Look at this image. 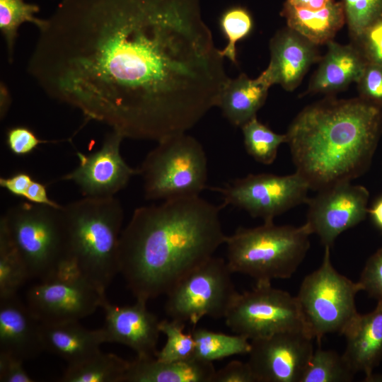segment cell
Listing matches in <instances>:
<instances>
[{
	"mask_svg": "<svg viewBox=\"0 0 382 382\" xmlns=\"http://www.w3.org/2000/svg\"><path fill=\"white\" fill-rule=\"evenodd\" d=\"M38 30L30 76L124 138L186 132L229 79L199 0H63Z\"/></svg>",
	"mask_w": 382,
	"mask_h": 382,
	"instance_id": "cell-1",
	"label": "cell"
},
{
	"mask_svg": "<svg viewBox=\"0 0 382 382\" xmlns=\"http://www.w3.org/2000/svg\"><path fill=\"white\" fill-rule=\"evenodd\" d=\"M224 204L199 196L137 208L122 231L120 273L136 299L167 294L187 273L214 256L226 236Z\"/></svg>",
	"mask_w": 382,
	"mask_h": 382,
	"instance_id": "cell-2",
	"label": "cell"
},
{
	"mask_svg": "<svg viewBox=\"0 0 382 382\" xmlns=\"http://www.w3.org/2000/svg\"><path fill=\"white\" fill-rule=\"evenodd\" d=\"M381 131L382 108L359 97L306 107L286 135L296 172L319 191L363 174Z\"/></svg>",
	"mask_w": 382,
	"mask_h": 382,
	"instance_id": "cell-3",
	"label": "cell"
},
{
	"mask_svg": "<svg viewBox=\"0 0 382 382\" xmlns=\"http://www.w3.org/2000/svg\"><path fill=\"white\" fill-rule=\"evenodd\" d=\"M68 240L66 275L102 294L120 273L118 250L124 212L115 197H84L63 206Z\"/></svg>",
	"mask_w": 382,
	"mask_h": 382,
	"instance_id": "cell-4",
	"label": "cell"
},
{
	"mask_svg": "<svg viewBox=\"0 0 382 382\" xmlns=\"http://www.w3.org/2000/svg\"><path fill=\"white\" fill-rule=\"evenodd\" d=\"M311 234L306 223L299 227L273 221L240 227L226 238L228 266L232 272L248 275L256 282L289 278L306 255Z\"/></svg>",
	"mask_w": 382,
	"mask_h": 382,
	"instance_id": "cell-5",
	"label": "cell"
},
{
	"mask_svg": "<svg viewBox=\"0 0 382 382\" xmlns=\"http://www.w3.org/2000/svg\"><path fill=\"white\" fill-rule=\"evenodd\" d=\"M0 226L8 233L30 279L58 277L68 265L67 231L63 206L25 202L8 209Z\"/></svg>",
	"mask_w": 382,
	"mask_h": 382,
	"instance_id": "cell-6",
	"label": "cell"
},
{
	"mask_svg": "<svg viewBox=\"0 0 382 382\" xmlns=\"http://www.w3.org/2000/svg\"><path fill=\"white\" fill-rule=\"evenodd\" d=\"M138 169L148 199L196 197L207 188L204 150L197 139L186 132L158 141Z\"/></svg>",
	"mask_w": 382,
	"mask_h": 382,
	"instance_id": "cell-7",
	"label": "cell"
},
{
	"mask_svg": "<svg viewBox=\"0 0 382 382\" xmlns=\"http://www.w3.org/2000/svg\"><path fill=\"white\" fill-rule=\"evenodd\" d=\"M330 250L325 247L321 265L305 277L296 296L307 328L319 342L327 334H343L359 314L355 296L361 290L335 269Z\"/></svg>",
	"mask_w": 382,
	"mask_h": 382,
	"instance_id": "cell-8",
	"label": "cell"
},
{
	"mask_svg": "<svg viewBox=\"0 0 382 382\" xmlns=\"http://www.w3.org/2000/svg\"><path fill=\"white\" fill-rule=\"evenodd\" d=\"M227 262L212 257L184 276L166 294L171 319L196 326L204 317L225 318L238 294Z\"/></svg>",
	"mask_w": 382,
	"mask_h": 382,
	"instance_id": "cell-9",
	"label": "cell"
},
{
	"mask_svg": "<svg viewBox=\"0 0 382 382\" xmlns=\"http://www.w3.org/2000/svg\"><path fill=\"white\" fill-rule=\"evenodd\" d=\"M224 318L233 332L250 340L291 330L311 335L296 297L268 282L238 293Z\"/></svg>",
	"mask_w": 382,
	"mask_h": 382,
	"instance_id": "cell-10",
	"label": "cell"
},
{
	"mask_svg": "<svg viewBox=\"0 0 382 382\" xmlns=\"http://www.w3.org/2000/svg\"><path fill=\"white\" fill-rule=\"evenodd\" d=\"M310 189L307 180L297 172L288 175L250 174L222 187L212 188L221 194L224 206L243 209L264 222L273 221L274 217L306 203Z\"/></svg>",
	"mask_w": 382,
	"mask_h": 382,
	"instance_id": "cell-11",
	"label": "cell"
},
{
	"mask_svg": "<svg viewBox=\"0 0 382 382\" xmlns=\"http://www.w3.org/2000/svg\"><path fill=\"white\" fill-rule=\"evenodd\" d=\"M313 340L304 330L252 340L247 362L256 382H301L314 351Z\"/></svg>",
	"mask_w": 382,
	"mask_h": 382,
	"instance_id": "cell-12",
	"label": "cell"
},
{
	"mask_svg": "<svg viewBox=\"0 0 382 382\" xmlns=\"http://www.w3.org/2000/svg\"><path fill=\"white\" fill-rule=\"evenodd\" d=\"M105 296L81 278L55 277L32 286L27 306L41 323L58 324L91 315Z\"/></svg>",
	"mask_w": 382,
	"mask_h": 382,
	"instance_id": "cell-13",
	"label": "cell"
},
{
	"mask_svg": "<svg viewBox=\"0 0 382 382\" xmlns=\"http://www.w3.org/2000/svg\"><path fill=\"white\" fill-rule=\"evenodd\" d=\"M369 192L350 182L335 184L308 199L306 224L324 247L332 245L345 231L362 221L368 214Z\"/></svg>",
	"mask_w": 382,
	"mask_h": 382,
	"instance_id": "cell-14",
	"label": "cell"
},
{
	"mask_svg": "<svg viewBox=\"0 0 382 382\" xmlns=\"http://www.w3.org/2000/svg\"><path fill=\"white\" fill-rule=\"evenodd\" d=\"M123 139L121 134L112 130L98 151L88 155L77 152L79 166L61 179L74 182L84 197H114L139 174V169L130 167L121 156Z\"/></svg>",
	"mask_w": 382,
	"mask_h": 382,
	"instance_id": "cell-15",
	"label": "cell"
},
{
	"mask_svg": "<svg viewBox=\"0 0 382 382\" xmlns=\"http://www.w3.org/2000/svg\"><path fill=\"white\" fill-rule=\"evenodd\" d=\"M146 302L137 299L132 305L117 306L105 296L100 307L105 313L106 342L125 345L139 357H155L160 321L148 310Z\"/></svg>",
	"mask_w": 382,
	"mask_h": 382,
	"instance_id": "cell-16",
	"label": "cell"
},
{
	"mask_svg": "<svg viewBox=\"0 0 382 382\" xmlns=\"http://www.w3.org/2000/svg\"><path fill=\"white\" fill-rule=\"evenodd\" d=\"M317 46L289 28L278 31L270 40L269 64L260 76L270 86L294 90L319 59Z\"/></svg>",
	"mask_w": 382,
	"mask_h": 382,
	"instance_id": "cell-17",
	"label": "cell"
},
{
	"mask_svg": "<svg viewBox=\"0 0 382 382\" xmlns=\"http://www.w3.org/2000/svg\"><path fill=\"white\" fill-rule=\"evenodd\" d=\"M41 323L17 296L0 300V352L23 360L45 351Z\"/></svg>",
	"mask_w": 382,
	"mask_h": 382,
	"instance_id": "cell-18",
	"label": "cell"
},
{
	"mask_svg": "<svg viewBox=\"0 0 382 382\" xmlns=\"http://www.w3.org/2000/svg\"><path fill=\"white\" fill-rule=\"evenodd\" d=\"M342 335L347 340L345 361L354 373L362 371L366 381H371L382 358V301L371 312L359 313Z\"/></svg>",
	"mask_w": 382,
	"mask_h": 382,
	"instance_id": "cell-19",
	"label": "cell"
},
{
	"mask_svg": "<svg viewBox=\"0 0 382 382\" xmlns=\"http://www.w3.org/2000/svg\"><path fill=\"white\" fill-rule=\"evenodd\" d=\"M328 50L310 81L309 93H328L340 91L360 79L367 60L358 47L340 45L334 41L327 44Z\"/></svg>",
	"mask_w": 382,
	"mask_h": 382,
	"instance_id": "cell-20",
	"label": "cell"
},
{
	"mask_svg": "<svg viewBox=\"0 0 382 382\" xmlns=\"http://www.w3.org/2000/svg\"><path fill=\"white\" fill-rule=\"evenodd\" d=\"M41 335L45 351L54 354L68 363H79L100 352L106 342L103 328L91 330L79 321L58 324L41 323Z\"/></svg>",
	"mask_w": 382,
	"mask_h": 382,
	"instance_id": "cell-21",
	"label": "cell"
},
{
	"mask_svg": "<svg viewBox=\"0 0 382 382\" xmlns=\"http://www.w3.org/2000/svg\"><path fill=\"white\" fill-rule=\"evenodd\" d=\"M215 371L212 362L195 357L161 361L137 357L130 361L124 382H212Z\"/></svg>",
	"mask_w": 382,
	"mask_h": 382,
	"instance_id": "cell-22",
	"label": "cell"
},
{
	"mask_svg": "<svg viewBox=\"0 0 382 382\" xmlns=\"http://www.w3.org/2000/svg\"><path fill=\"white\" fill-rule=\"evenodd\" d=\"M281 14L288 28L316 45L332 41L346 22L342 1L335 0L314 11L296 8L285 1Z\"/></svg>",
	"mask_w": 382,
	"mask_h": 382,
	"instance_id": "cell-23",
	"label": "cell"
},
{
	"mask_svg": "<svg viewBox=\"0 0 382 382\" xmlns=\"http://www.w3.org/2000/svg\"><path fill=\"white\" fill-rule=\"evenodd\" d=\"M270 86L259 76L255 79L241 74L228 80L220 96L219 104L224 116L234 126L241 127L256 117L264 105Z\"/></svg>",
	"mask_w": 382,
	"mask_h": 382,
	"instance_id": "cell-24",
	"label": "cell"
},
{
	"mask_svg": "<svg viewBox=\"0 0 382 382\" xmlns=\"http://www.w3.org/2000/svg\"><path fill=\"white\" fill-rule=\"evenodd\" d=\"M130 361L100 351L75 364L68 365L62 382H124Z\"/></svg>",
	"mask_w": 382,
	"mask_h": 382,
	"instance_id": "cell-25",
	"label": "cell"
},
{
	"mask_svg": "<svg viewBox=\"0 0 382 382\" xmlns=\"http://www.w3.org/2000/svg\"><path fill=\"white\" fill-rule=\"evenodd\" d=\"M195 342V357L208 362L233 355L248 354L250 342L245 337L226 335L196 328L191 332Z\"/></svg>",
	"mask_w": 382,
	"mask_h": 382,
	"instance_id": "cell-26",
	"label": "cell"
},
{
	"mask_svg": "<svg viewBox=\"0 0 382 382\" xmlns=\"http://www.w3.org/2000/svg\"><path fill=\"white\" fill-rule=\"evenodd\" d=\"M40 8L24 0H0V30L5 40L8 59L13 61L15 42L19 27L24 23H32L41 28L45 19L35 16Z\"/></svg>",
	"mask_w": 382,
	"mask_h": 382,
	"instance_id": "cell-27",
	"label": "cell"
},
{
	"mask_svg": "<svg viewBox=\"0 0 382 382\" xmlns=\"http://www.w3.org/2000/svg\"><path fill=\"white\" fill-rule=\"evenodd\" d=\"M28 279L22 259L6 230L0 226V300L16 296Z\"/></svg>",
	"mask_w": 382,
	"mask_h": 382,
	"instance_id": "cell-28",
	"label": "cell"
},
{
	"mask_svg": "<svg viewBox=\"0 0 382 382\" xmlns=\"http://www.w3.org/2000/svg\"><path fill=\"white\" fill-rule=\"evenodd\" d=\"M354 374L342 354L318 348L313 351L301 382H349Z\"/></svg>",
	"mask_w": 382,
	"mask_h": 382,
	"instance_id": "cell-29",
	"label": "cell"
},
{
	"mask_svg": "<svg viewBox=\"0 0 382 382\" xmlns=\"http://www.w3.org/2000/svg\"><path fill=\"white\" fill-rule=\"evenodd\" d=\"M245 148L256 161L270 165L277 157L278 149L286 143V135L275 133L260 122L257 117L244 124L241 127Z\"/></svg>",
	"mask_w": 382,
	"mask_h": 382,
	"instance_id": "cell-30",
	"label": "cell"
},
{
	"mask_svg": "<svg viewBox=\"0 0 382 382\" xmlns=\"http://www.w3.org/2000/svg\"><path fill=\"white\" fill-rule=\"evenodd\" d=\"M185 323L171 319L159 323L161 332L166 336L163 348L155 357L161 361H182L195 357V342L192 332L185 333Z\"/></svg>",
	"mask_w": 382,
	"mask_h": 382,
	"instance_id": "cell-31",
	"label": "cell"
},
{
	"mask_svg": "<svg viewBox=\"0 0 382 382\" xmlns=\"http://www.w3.org/2000/svg\"><path fill=\"white\" fill-rule=\"evenodd\" d=\"M349 31L357 40L382 23V0H342Z\"/></svg>",
	"mask_w": 382,
	"mask_h": 382,
	"instance_id": "cell-32",
	"label": "cell"
},
{
	"mask_svg": "<svg viewBox=\"0 0 382 382\" xmlns=\"http://www.w3.org/2000/svg\"><path fill=\"white\" fill-rule=\"evenodd\" d=\"M220 26L227 39V44L221 50V54L237 64L236 43L251 32L253 26L252 17L244 8L231 7L222 14Z\"/></svg>",
	"mask_w": 382,
	"mask_h": 382,
	"instance_id": "cell-33",
	"label": "cell"
},
{
	"mask_svg": "<svg viewBox=\"0 0 382 382\" xmlns=\"http://www.w3.org/2000/svg\"><path fill=\"white\" fill-rule=\"evenodd\" d=\"M357 84L360 98L382 108V65L368 62Z\"/></svg>",
	"mask_w": 382,
	"mask_h": 382,
	"instance_id": "cell-34",
	"label": "cell"
},
{
	"mask_svg": "<svg viewBox=\"0 0 382 382\" xmlns=\"http://www.w3.org/2000/svg\"><path fill=\"white\" fill-rule=\"evenodd\" d=\"M357 282L361 290L382 301V248L368 259Z\"/></svg>",
	"mask_w": 382,
	"mask_h": 382,
	"instance_id": "cell-35",
	"label": "cell"
},
{
	"mask_svg": "<svg viewBox=\"0 0 382 382\" xmlns=\"http://www.w3.org/2000/svg\"><path fill=\"white\" fill-rule=\"evenodd\" d=\"M6 142L13 154L25 156L32 153L40 144L50 141L40 139L27 127L16 126L7 130Z\"/></svg>",
	"mask_w": 382,
	"mask_h": 382,
	"instance_id": "cell-36",
	"label": "cell"
},
{
	"mask_svg": "<svg viewBox=\"0 0 382 382\" xmlns=\"http://www.w3.org/2000/svg\"><path fill=\"white\" fill-rule=\"evenodd\" d=\"M367 62L382 65V23L356 40Z\"/></svg>",
	"mask_w": 382,
	"mask_h": 382,
	"instance_id": "cell-37",
	"label": "cell"
},
{
	"mask_svg": "<svg viewBox=\"0 0 382 382\" xmlns=\"http://www.w3.org/2000/svg\"><path fill=\"white\" fill-rule=\"evenodd\" d=\"M212 382H256L248 362L233 360L215 371Z\"/></svg>",
	"mask_w": 382,
	"mask_h": 382,
	"instance_id": "cell-38",
	"label": "cell"
},
{
	"mask_svg": "<svg viewBox=\"0 0 382 382\" xmlns=\"http://www.w3.org/2000/svg\"><path fill=\"white\" fill-rule=\"evenodd\" d=\"M23 361L8 354L0 352L1 382H33L23 366Z\"/></svg>",
	"mask_w": 382,
	"mask_h": 382,
	"instance_id": "cell-39",
	"label": "cell"
},
{
	"mask_svg": "<svg viewBox=\"0 0 382 382\" xmlns=\"http://www.w3.org/2000/svg\"><path fill=\"white\" fill-rule=\"evenodd\" d=\"M33 180L30 174L18 172L7 178H0V186L13 195L24 198Z\"/></svg>",
	"mask_w": 382,
	"mask_h": 382,
	"instance_id": "cell-40",
	"label": "cell"
},
{
	"mask_svg": "<svg viewBox=\"0 0 382 382\" xmlns=\"http://www.w3.org/2000/svg\"><path fill=\"white\" fill-rule=\"evenodd\" d=\"M24 199L27 202L40 204L58 207L61 205L50 199L47 195V186L37 180H33L30 185Z\"/></svg>",
	"mask_w": 382,
	"mask_h": 382,
	"instance_id": "cell-41",
	"label": "cell"
},
{
	"mask_svg": "<svg viewBox=\"0 0 382 382\" xmlns=\"http://www.w3.org/2000/svg\"><path fill=\"white\" fill-rule=\"evenodd\" d=\"M331 0H286L290 5L303 9L318 10L325 7Z\"/></svg>",
	"mask_w": 382,
	"mask_h": 382,
	"instance_id": "cell-42",
	"label": "cell"
},
{
	"mask_svg": "<svg viewBox=\"0 0 382 382\" xmlns=\"http://www.w3.org/2000/svg\"><path fill=\"white\" fill-rule=\"evenodd\" d=\"M368 214H370L376 226L382 231V197L369 209Z\"/></svg>",
	"mask_w": 382,
	"mask_h": 382,
	"instance_id": "cell-43",
	"label": "cell"
}]
</instances>
